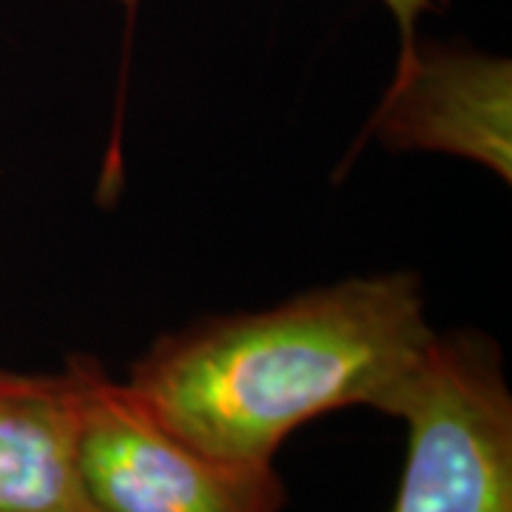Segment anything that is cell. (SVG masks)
Listing matches in <instances>:
<instances>
[{"mask_svg":"<svg viewBox=\"0 0 512 512\" xmlns=\"http://www.w3.org/2000/svg\"><path fill=\"white\" fill-rule=\"evenodd\" d=\"M433 339L416 276H353L268 311L174 330L131 365L126 384L202 453L274 464L293 430L325 413H384Z\"/></svg>","mask_w":512,"mask_h":512,"instance_id":"cell-1","label":"cell"},{"mask_svg":"<svg viewBox=\"0 0 512 512\" xmlns=\"http://www.w3.org/2000/svg\"><path fill=\"white\" fill-rule=\"evenodd\" d=\"M407 427L393 512H512V393L481 333H436L384 410Z\"/></svg>","mask_w":512,"mask_h":512,"instance_id":"cell-2","label":"cell"},{"mask_svg":"<svg viewBox=\"0 0 512 512\" xmlns=\"http://www.w3.org/2000/svg\"><path fill=\"white\" fill-rule=\"evenodd\" d=\"M80 382V464L94 512H282L274 464L208 456L146 410L94 356L74 353Z\"/></svg>","mask_w":512,"mask_h":512,"instance_id":"cell-3","label":"cell"},{"mask_svg":"<svg viewBox=\"0 0 512 512\" xmlns=\"http://www.w3.org/2000/svg\"><path fill=\"white\" fill-rule=\"evenodd\" d=\"M512 69L507 57L447 43L399 55L370 131L387 148L458 154L512 180Z\"/></svg>","mask_w":512,"mask_h":512,"instance_id":"cell-4","label":"cell"},{"mask_svg":"<svg viewBox=\"0 0 512 512\" xmlns=\"http://www.w3.org/2000/svg\"><path fill=\"white\" fill-rule=\"evenodd\" d=\"M0 512H94L80 464V382L0 367Z\"/></svg>","mask_w":512,"mask_h":512,"instance_id":"cell-5","label":"cell"},{"mask_svg":"<svg viewBox=\"0 0 512 512\" xmlns=\"http://www.w3.org/2000/svg\"><path fill=\"white\" fill-rule=\"evenodd\" d=\"M117 6H123L128 15L140 6V0H111ZM384 9L393 15L396 26H399V35H402V52H407L413 43H416V26H419L421 15H430V12H441L447 6V0H382Z\"/></svg>","mask_w":512,"mask_h":512,"instance_id":"cell-6","label":"cell"}]
</instances>
